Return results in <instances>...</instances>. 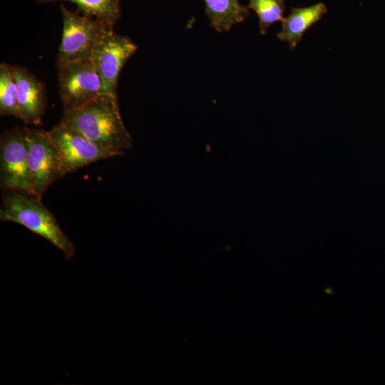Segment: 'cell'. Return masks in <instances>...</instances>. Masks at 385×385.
<instances>
[{
    "instance_id": "8",
    "label": "cell",
    "mask_w": 385,
    "mask_h": 385,
    "mask_svg": "<svg viewBox=\"0 0 385 385\" xmlns=\"http://www.w3.org/2000/svg\"><path fill=\"white\" fill-rule=\"evenodd\" d=\"M138 46L128 37L115 34L110 29L96 48L93 61L102 81L104 93L117 96L119 74Z\"/></svg>"
},
{
    "instance_id": "13",
    "label": "cell",
    "mask_w": 385,
    "mask_h": 385,
    "mask_svg": "<svg viewBox=\"0 0 385 385\" xmlns=\"http://www.w3.org/2000/svg\"><path fill=\"white\" fill-rule=\"evenodd\" d=\"M0 114L21 120L16 81L8 64L0 66Z\"/></svg>"
},
{
    "instance_id": "5",
    "label": "cell",
    "mask_w": 385,
    "mask_h": 385,
    "mask_svg": "<svg viewBox=\"0 0 385 385\" xmlns=\"http://www.w3.org/2000/svg\"><path fill=\"white\" fill-rule=\"evenodd\" d=\"M28 151L26 128H14L2 135L1 185L11 192L36 195L30 180Z\"/></svg>"
},
{
    "instance_id": "3",
    "label": "cell",
    "mask_w": 385,
    "mask_h": 385,
    "mask_svg": "<svg viewBox=\"0 0 385 385\" xmlns=\"http://www.w3.org/2000/svg\"><path fill=\"white\" fill-rule=\"evenodd\" d=\"M60 9L63 33L57 65L91 59L96 48L113 27L92 16L71 11L63 4Z\"/></svg>"
},
{
    "instance_id": "7",
    "label": "cell",
    "mask_w": 385,
    "mask_h": 385,
    "mask_svg": "<svg viewBox=\"0 0 385 385\" xmlns=\"http://www.w3.org/2000/svg\"><path fill=\"white\" fill-rule=\"evenodd\" d=\"M48 132L57 149L63 175L93 162L120 155L98 146L60 123Z\"/></svg>"
},
{
    "instance_id": "9",
    "label": "cell",
    "mask_w": 385,
    "mask_h": 385,
    "mask_svg": "<svg viewBox=\"0 0 385 385\" xmlns=\"http://www.w3.org/2000/svg\"><path fill=\"white\" fill-rule=\"evenodd\" d=\"M16 81L21 120L39 125L46 106L45 90L39 80L25 68L9 65Z\"/></svg>"
},
{
    "instance_id": "11",
    "label": "cell",
    "mask_w": 385,
    "mask_h": 385,
    "mask_svg": "<svg viewBox=\"0 0 385 385\" xmlns=\"http://www.w3.org/2000/svg\"><path fill=\"white\" fill-rule=\"evenodd\" d=\"M205 14L210 26L218 32L228 31L235 24L243 22L250 14L247 6L239 0H203Z\"/></svg>"
},
{
    "instance_id": "10",
    "label": "cell",
    "mask_w": 385,
    "mask_h": 385,
    "mask_svg": "<svg viewBox=\"0 0 385 385\" xmlns=\"http://www.w3.org/2000/svg\"><path fill=\"white\" fill-rule=\"evenodd\" d=\"M327 12L323 2L302 8L292 9L291 13L282 21V29L277 38L288 43L292 51L302 41L303 34L319 21Z\"/></svg>"
},
{
    "instance_id": "12",
    "label": "cell",
    "mask_w": 385,
    "mask_h": 385,
    "mask_svg": "<svg viewBox=\"0 0 385 385\" xmlns=\"http://www.w3.org/2000/svg\"><path fill=\"white\" fill-rule=\"evenodd\" d=\"M39 3L71 2L77 6L83 14L96 18L113 26L120 16V0H37Z\"/></svg>"
},
{
    "instance_id": "14",
    "label": "cell",
    "mask_w": 385,
    "mask_h": 385,
    "mask_svg": "<svg viewBox=\"0 0 385 385\" xmlns=\"http://www.w3.org/2000/svg\"><path fill=\"white\" fill-rule=\"evenodd\" d=\"M247 8L257 14L260 31L264 35L272 24L283 20L285 0H249Z\"/></svg>"
},
{
    "instance_id": "4",
    "label": "cell",
    "mask_w": 385,
    "mask_h": 385,
    "mask_svg": "<svg viewBox=\"0 0 385 385\" xmlns=\"http://www.w3.org/2000/svg\"><path fill=\"white\" fill-rule=\"evenodd\" d=\"M57 67L64 113L78 109L104 93L92 58L68 62Z\"/></svg>"
},
{
    "instance_id": "6",
    "label": "cell",
    "mask_w": 385,
    "mask_h": 385,
    "mask_svg": "<svg viewBox=\"0 0 385 385\" xmlns=\"http://www.w3.org/2000/svg\"><path fill=\"white\" fill-rule=\"evenodd\" d=\"M26 130L30 180L35 195L41 197L53 183L64 175L57 149L48 132L29 128Z\"/></svg>"
},
{
    "instance_id": "2",
    "label": "cell",
    "mask_w": 385,
    "mask_h": 385,
    "mask_svg": "<svg viewBox=\"0 0 385 385\" xmlns=\"http://www.w3.org/2000/svg\"><path fill=\"white\" fill-rule=\"evenodd\" d=\"M1 221L20 224L34 233L48 240L62 250L68 260L76 247L58 224L55 217L42 203L41 197L11 192L4 197L0 210Z\"/></svg>"
},
{
    "instance_id": "1",
    "label": "cell",
    "mask_w": 385,
    "mask_h": 385,
    "mask_svg": "<svg viewBox=\"0 0 385 385\" xmlns=\"http://www.w3.org/2000/svg\"><path fill=\"white\" fill-rule=\"evenodd\" d=\"M60 124L120 155L131 145L120 117L117 96L113 94L103 93L81 108L64 113Z\"/></svg>"
},
{
    "instance_id": "15",
    "label": "cell",
    "mask_w": 385,
    "mask_h": 385,
    "mask_svg": "<svg viewBox=\"0 0 385 385\" xmlns=\"http://www.w3.org/2000/svg\"><path fill=\"white\" fill-rule=\"evenodd\" d=\"M325 292L329 294L332 293V288L329 287L328 289H326Z\"/></svg>"
}]
</instances>
